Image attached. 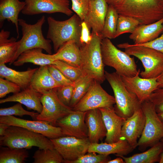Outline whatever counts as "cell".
Returning <instances> with one entry per match:
<instances>
[{"label":"cell","instance_id":"d6986e66","mask_svg":"<svg viewBox=\"0 0 163 163\" xmlns=\"http://www.w3.org/2000/svg\"><path fill=\"white\" fill-rule=\"evenodd\" d=\"M108 6L105 0H90L88 11L83 21L92 31L101 35Z\"/></svg>","mask_w":163,"mask_h":163},{"label":"cell","instance_id":"c3c4849f","mask_svg":"<svg viewBox=\"0 0 163 163\" xmlns=\"http://www.w3.org/2000/svg\"><path fill=\"white\" fill-rule=\"evenodd\" d=\"M116 158L108 161L107 163H124L125 161L123 159L120 157H118Z\"/></svg>","mask_w":163,"mask_h":163},{"label":"cell","instance_id":"4316f807","mask_svg":"<svg viewBox=\"0 0 163 163\" xmlns=\"http://www.w3.org/2000/svg\"><path fill=\"white\" fill-rule=\"evenodd\" d=\"M43 50L40 48H35L26 50L19 55L13 64L16 66H22L26 63H31L40 66L53 64L55 60L51 57V54L43 53Z\"/></svg>","mask_w":163,"mask_h":163},{"label":"cell","instance_id":"f907efd6","mask_svg":"<svg viewBox=\"0 0 163 163\" xmlns=\"http://www.w3.org/2000/svg\"><path fill=\"white\" fill-rule=\"evenodd\" d=\"M163 143V138H162L161 140H160ZM159 163H163V152L161 154V156H160V161L159 162Z\"/></svg>","mask_w":163,"mask_h":163},{"label":"cell","instance_id":"8fae6325","mask_svg":"<svg viewBox=\"0 0 163 163\" xmlns=\"http://www.w3.org/2000/svg\"><path fill=\"white\" fill-rule=\"evenodd\" d=\"M115 104L114 97L108 94L101 87L100 83L94 79L86 94L72 109L86 112L94 109L112 107Z\"/></svg>","mask_w":163,"mask_h":163},{"label":"cell","instance_id":"8992f818","mask_svg":"<svg viewBox=\"0 0 163 163\" xmlns=\"http://www.w3.org/2000/svg\"><path fill=\"white\" fill-rule=\"evenodd\" d=\"M130 56L141 62L144 69L140 73L141 77L150 78L158 77L163 73V53L147 47L124 43L117 45Z\"/></svg>","mask_w":163,"mask_h":163},{"label":"cell","instance_id":"277c9868","mask_svg":"<svg viewBox=\"0 0 163 163\" xmlns=\"http://www.w3.org/2000/svg\"><path fill=\"white\" fill-rule=\"evenodd\" d=\"M115 8L119 14L134 18L140 25L152 24L163 18L158 0H124Z\"/></svg>","mask_w":163,"mask_h":163},{"label":"cell","instance_id":"9c48e42d","mask_svg":"<svg viewBox=\"0 0 163 163\" xmlns=\"http://www.w3.org/2000/svg\"><path fill=\"white\" fill-rule=\"evenodd\" d=\"M142 108L145 117V123L137 145L139 150L143 152L163 138V123L158 117L154 104L149 100L142 104Z\"/></svg>","mask_w":163,"mask_h":163},{"label":"cell","instance_id":"ab89813d","mask_svg":"<svg viewBox=\"0 0 163 163\" xmlns=\"http://www.w3.org/2000/svg\"><path fill=\"white\" fill-rule=\"evenodd\" d=\"M72 10L79 17L84 20L88 11L90 0H71Z\"/></svg>","mask_w":163,"mask_h":163},{"label":"cell","instance_id":"7c38bea8","mask_svg":"<svg viewBox=\"0 0 163 163\" xmlns=\"http://www.w3.org/2000/svg\"><path fill=\"white\" fill-rule=\"evenodd\" d=\"M50 140L65 163H70L86 154L91 143L88 138L82 139L71 136Z\"/></svg>","mask_w":163,"mask_h":163},{"label":"cell","instance_id":"8d00e7d4","mask_svg":"<svg viewBox=\"0 0 163 163\" xmlns=\"http://www.w3.org/2000/svg\"><path fill=\"white\" fill-rule=\"evenodd\" d=\"M22 104L18 102L14 105L7 108H1L0 116H15L22 117L24 115H29L36 118L39 114L37 112L29 111L24 109Z\"/></svg>","mask_w":163,"mask_h":163},{"label":"cell","instance_id":"5b68a950","mask_svg":"<svg viewBox=\"0 0 163 163\" xmlns=\"http://www.w3.org/2000/svg\"><path fill=\"white\" fill-rule=\"evenodd\" d=\"M105 76L114 93L115 111L119 116L126 119L142 107V104L136 96L126 88L121 76L116 72L105 71Z\"/></svg>","mask_w":163,"mask_h":163},{"label":"cell","instance_id":"60d3db41","mask_svg":"<svg viewBox=\"0 0 163 163\" xmlns=\"http://www.w3.org/2000/svg\"><path fill=\"white\" fill-rule=\"evenodd\" d=\"M21 89L17 84L6 79L0 78V98H2L7 94L12 93H17Z\"/></svg>","mask_w":163,"mask_h":163},{"label":"cell","instance_id":"cb8c5ba5","mask_svg":"<svg viewBox=\"0 0 163 163\" xmlns=\"http://www.w3.org/2000/svg\"><path fill=\"white\" fill-rule=\"evenodd\" d=\"M135 148L131 146L126 140L120 139L116 142L111 143H91L88 152H94L106 155L116 154V155L125 156Z\"/></svg>","mask_w":163,"mask_h":163},{"label":"cell","instance_id":"4dcf8cb0","mask_svg":"<svg viewBox=\"0 0 163 163\" xmlns=\"http://www.w3.org/2000/svg\"><path fill=\"white\" fill-rule=\"evenodd\" d=\"M25 149L0 146V163H24L29 157Z\"/></svg>","mask_w":163,"mask_h":163},{"label":"cell","instance_id":"f5cc1de1","mask_svg":"<svg viewBox=\"0 0 163 163\" xmlns=\"http://www.w3.org/2000/svg\"><path fill=\"white\" fill-rule=\"evenodd\" d=\"M159 3L163 9V0H158Z\"/></svg>","mask_w":163,"mask_h":163},{"label":"cell","instance_id":"52a82bcc","mask_svg":"<svg viewBox=\"0 0 163 163\" xmlns=\"http://www.w3.org/2000/svg\"><path fill=\"white\" fill-rule=\"evenodd\" d=\"M101 50L104 65L113 68L121 76L133 77L139 72L133 57L116 47L110 39H102Z\"/></svg>","mask_w":163,"mask_h":163},{"label":"cell","instance_id":"83f0119b","mask_svg":"<svg viewBox=\"0 0 163 163\" xmlns=\"http://www.w3.org/2000/svg\"><path fill=\"white\" fill-rule=\"evenodd\" d=\"M30 86L41 94L50 90L61 86L51 75L48 66H40L34 75Z\"/></svg>","mask_w":163,"mask_h":163},{"label":"cell","instance_id":"7bdbcfd3","mask_svg":"<svg viewBox=\"0 0 163 163\" xmlns=\"http://www.w3.org/2000/svg\"><path fill=\"white\" fill-rule=\"evenodd\" d=\"M149 100L154 104L157 113H163V88H158L153 92Z\"/></svg>","mask_w":163,"mask_h":163},{"label":"cell","instance_id":"7402d4cb","mask_svg":"<svg viewBox=\"0 0 163 163\" xmlns=\"http://www.w3.org/2000/svg\"><path fill=\"white\" fill-rule=\"evenodd\" d=\"M163 32V18L153 23L139 25L131 34L129 38L135 44H140L152 41Z\"/></svg>","mask_w":163,"mask_h":163},{"label":"cell","instance_id":"f6af8a7d","mask_svg":"<svg viewBox=\"0 0 163 163\" xmlns=\"http://www.w3.org/2000/svg\"><path fill=\"white\" fill-rule=\"evenodd\" d=\"M82 30L80 38V42L82 45L88 43L91 39V35L90 34V29L86 23L82 21L81 23Z\"/></svg>","mask_w":163,"mask_h":163},{"label":"cell","instance_id":"836d02e7","mask_svg":"<svg viewBox=\"0 0 163 163\" xmlns=\"http://www.w3.org/2000/svg\"><path fill=\"white\" fill-rule=\"evenodd\" d=\"M33 158V163H64L63 158L54 148L40 149L35 152Z\"/></svg>","mask_w":163,"mask_h":163},{"label":"cell","instance_id":"f1b7e54d","mask_svg":"<svg viewBox=\"0 0 163 163\" xmlns=\"http://www.w3.org/2000/svg\"><path fill=\"white\" fill-rule=\"evenodd\" d=\"M10 32L4 29L0 32V64L10 63L18 49L19 42L14 37L9 39Z\"/></svg>","mask_w":163,"mask_h":163},{"label":"cell","instance_id":"2e32d148","mask_svg":"<svg viewBox=\"0 0 163 163\" xmlns=\"http://www.w3.org/2000/svg\"><path fill=\"white\" fill-rule=\"evenodd\" d=\"M140 71L134 76H121L126 88L135 94L142 104L149 100L151 94L158 88V77L146 78L139 76Z\"/></svg>","mask_w":163,"mask_h":163},{"label":"cell","instance_id":"ba28073f","mask_svg":"<svg viewBox=\"0 0 163 163\" xmlns=\"http://www.w3.org/2000/svg\"><path fill=\"white\" fill-rule=\"evenodd\" d=\"M45 21L44 15L33 24H28L23 19H19L18 24L21 27L22 37L19 40L17 51L9 65L12 64L23 52L34 48H41L48 54H52L51 41L45 39L42 33V27Z\"/></svg>","mask_w":163,"mask_h":163},{"label":"cell","instance_id":"681fc988","mask_svg":"<svg viewBox=\"0 0 163 163\" xmlns=\"http://www.w3.org/2000/svg\"><path fill=\"white\" fill-rule=\"evenodd\" d=\"M157 80L158 83V88H163V73L158 77Z\"/></svg>","mask_w":163,"mask_h":163},{"label":"cell","instance_id":"1f68e13d","mask_svg":"<svg viewBox=\"0 0 163 163\" xmlns=\"http://www.w3.org/2000/svg\"><path fill=\"white\" fill-rule=\"evenodd\" d=\"M94 79L84 75L74 82L73 95L69 107L73 108L86 94Z\"/></svg>","mask_w":163,"mask_h":163},{"label":"cell","instance_id":"74e56055","mask_svg":"<svg viewBox=\"0 0 163 163\" xmlns=\"http://www.w3.org/2000/svg\"><path fill=\"white\" fill-rule=\"evenodd\" d=\"M94 152H88L70 163H107L111 160L109 155L98 154Z\"/></svg>","mask_w":163,"mask_h":163},{"label":"cell","instance_id":"5bb4252c","mask_svg":"<svg viewBox=\"0 0 163 163\" xmlns=\"http://www.w3.org/2000/svg\"><path fill=\"white\" fill-rule=\"evenodd\" d=\"M24 1L25 5L21 12L24 15L59 12L70 16L73 13L69 8V0H24Z\"/></svg>","mask_w":163,"mask_h":163},{"label":"cell","instance_id":"e0dca14e","mask_svg":"<svg viewBox=\"0 0 163 163\" xmlns=\"http://www.w3.org/2000/svg\"><path fill=\"white\" fill-rule=\"evenodd\" d=\"M145 123V117L141 107L125 120L122 128L120 139L126 140L131 146L136 148Z\"/></svg>","mask_w":163,"mask_h":163},{"label":"cell","instance_id":"816d5d0a","mask_svg":"<svg viewBox=\"0 0 163 163\" xmlns=\"http://www.w3.org/2000/svg\"><path fill=\"white\" fill-rule=\"evenodd\" d=\"M158 115L159 118L163 123V113H158Z\"/></svg>","mask_w":163,"mask_h":163},{"label":"cell","instance_id":"603a6c76","mask_svg":"<svg viewBox=\"0 0 163 163\" xmlns=\"http://www.w3.org/2000/svg\"><path fill=\"white\" fill-rule=\"evenodd\" d=\"M25 5L24 1L19 0H0V27L6 20L11 22L15 26L17 39L19 36V15Z\"/></svg>","mask_w":163,"mask_h":163},{"label":"cell","instance_id":"d6a6232c","mask_svg":"<svg viewBox=\"0 0 163 163\" xmlns=\"http://www.w3.org/2000/svg\"><path fill=\"white\" fill-rule=\"evenodd\" d=\"M119 14L114 7L108 5L101 35L103 39L115 38Z\"/></svg>","mask_w":163,"mask_h":163},{"label":"cell","instance_id":"ffe728a7","mask_svg":"<svg viewBox=\"0 0 163 163\" xmlns=\"http://www.w3.org/2000/svg\"><path fill=\"white\" fill-rule=\"evenodd\" d=\"M85 122L88 129V138L91 143H98L106 137L107 130L99 109L87 111Z\"/></svg>","mask_w":163,"mask_h":163},{"label":"cell","instance_id":"6da1fadb","mask_svg":"<svg viewBox=\"0 0 163 163\" xmlns=\"http://www.w3.org/2000/svg\"><path fill=\"white\" fill-rule=\"evenodd\" d=\"M82 21L76 14L63 21L57 20L51 17L47 18L46 38L52 42L55 52L69 41H74L80 46L82 45L80 40Z\"/></svg>","mask_w":163,"mask_h":163},{"label":"cell","instance_id":"30bf717a","mask_svg":"<svg viewBox=\"0 0 163 163\" xmlns=\"http://www.w3.org/2000/svg\"><path fill=\"white\" fill-rule=\"evenodd\" d=\"M41 112L36 117L37 120L47 122L56 126L57 121L70 113L72 108L63 104L59 99L55 88L41 94Z\"/></svg>","mask_w":163,"mask_h":163},{"label":"cell","instance_id":"d4e9b609","mask_svg":"<svg viewBox=\"0 0 163 163\" xmlns=\"http://www.w3.org/2000/svg\"><path fill=\"white\" fill-rule=\"evenodd\" d=\"M51 55L55 60H61L80 68L81 59L80 46L74 41L65 43L55 54Z\"/></svg>","mask_w":163,"mask_h":163},{"label":"cell","instance_id":"ee69618b","mask_svg":"<svg viewBox=\"0 0 163 163\" xmlns=\"http://www.w3.org/2000/svg\"><path fill=\"white\" fill-rule=\"evenodd\" d=\"M136 45L150 48L163 53V32L160 37L152 41Z\"/></svg>","mask_w":163,"mask_h":163},{"label":"cell","instance_id":"9a60e30c","mask_svg":"<svg viewBox=\"0 0 163 163\" xmlns=\"http://www.w3.org/2000/svg\"><path fill=\"white\" fill-rule=\"evenodd\" d=\"M86 111L72 110L69 114L58 120L56 126L60 128L65 136L79 139L88 138V129L85 122Z\"/></svg>","mask_w":163,"mask_h":163},{"label":"cell","instance_id":"7a4b0ae2","mask_svg":"<svg viewBox=\"0 0 163 163\" xmlns=\"http://www.w3.org/2000/svg\"><path fill=\"white\" fill-rule=\"evenodd\" d=\"M0 146L30 149L33 147L40 149L54 148L50 139L45 136L24 128L10 126L0 137Z\"/></svg>","mask_w":163,"mask_h":163},{"label":"cell","instance_id":"b9f144b4","mask_svg":"<svg viewBox=\"0 0 163 163\" xmlns=\"http://www.w3.org/2000/svg\"><path fill=\"white\" fill-rule=\"evenodd\" d=\"M49 72L53 79L61 86L73 84L74 82L66 78L53 65H48Z\"/></svg>","mask_w":163,"mask_h":163},{"label":"cell","instance_id":"bcb514c9","mask_svg":"<svg viewBox=\"0 0 163 163\" xmlns=\"http://www.w3.org/2000/svg\"><path fill=\"white\" fill-rule=\"evenodd\" d=\"M124 0H105L108 5L116 7L121 4Z\"/></svg>","mask_w":163,"mask_h":163},{"label":"cell","instance_id":"3957f363","mask_svg":"<svg viewBox=\"0 0 163 163\" xmlns=\"http://www.w3.org/2000/svg\"><path fill=\"white\" fill-rule=\"evenodd\" d=\"M91 39L80 46L81 59L80 68L85 75L103 83L105 79L104 65L101 50L102 36L92 32Z\"/></svg>","mask_w":163,"mask_h":163},{"label":"cell","instance_id":"7dc6e473","mask_svg":"<svg viewBox=\"0 0 163 163\" xmlns=\"http://www.w3.org/2000/svg\"><path fill=\"white\" fill-rule=\"evenodd\" d=\"M10 126L5 123H0V136H3L6 130Z\"/></svg>","mask_w":163,"mask_h":163},{"label":"cell","instance_id":"4fadbf2b","mask_svg":"<svg viewBox=\"0 0 163 163\" xmlns=\"http://www.w3.org/2000/svg\"><path fill=\"white\" fill-rule=\"evenodd\" d=\"M0 123L9 126L21 127L41 134L50 139L64 136L60 128L42 120H30L17 118L13 116H0Z\"/></svg>","mask_w":163,"mask_h":163},{"label":"cell","instance_id":"e575fe53","mask_svg":"<svg viewBox=\"0 0 163 163\" xmlns=\"http://www.w3.org/2000/svg\"><path fill=\"white\" fill-rule=\"evenodd\" d=\"M53 65L73 82L85 75L80 68L74 66L61 60H55Z\"/></svg>","mask_w":163,"mask_h":163},{"label":"cell","instance_id":"484cf974","mask_svg":"<svg viewBox=\"0 0 163 163\" xmlns=\"http://www.w3.org/2000/svg\"><path fill=\"white\" fill-rule=\"evenodd\" d=\"M38 69L29 68L25 71H19L8 67L5 64H1L0 76L17 84L22 90L30 86L33 76Z\"/></svg>","mask_w":163,"mask_h":163},{"label":"cell","instance_id":"ac0fdd59","mask_svg":"<svg viewBox=\"0 0 163 163\" xmlns=\"http://www.w3.org/2000/svg\"><path fill=\"white\" fill-rule=\"evenodd\" d=\"M99 109L101 112L107 131L105 142L111 143L119 141L122 128L126 119L119 116L113 107Z\"/></svg>","mask_w":163,"mask_h":163},{"label":"cell","instance_id":"f35d334b","mask_svg":"<svg viewBox=\"0 0 163 163\" xmlns=\"http://www.w3.org/2000/svg\"><path fill=\"white\" fill-rule=\"evenodd\" d=\"M74 87L73 83L55 88L57 95L59 100L64 104L69 107L73 95Z\"/></svg>","mask_w":163,"mask_h":163},{"label":"cell","instance_id":"d590c367","mask_svg":"<svg viewBox=\"0 0 163 163\" xmlns=\"http://www.w3.org/2000/svg\"><path fill=\"white\" fill-rule=\"evenodd\" d=\"M140 25L139 21L132 18L119 14L115 38L125 33H132Z\"/></svg>","mask_w":163,"mask_h":163},{"label":"cell","instance_id":"f546056e","mask_svg":"<svg viewBox=\"0 0 163 163\" xmlns=\"http://www.w3.org/2000/svg\"><path fill=\"white\" fill-rule=\"evenodd\" d=\"M163 152V143L160 141L148 150L126 157L123 155H116L124 160L125 163H154L159 162Z\"/></svg>","mask_w":163,"mask_h":163},{"label":"cell","instance_id":"44dd1931","mask_svg":"<svg viewBox=\"0 0 163 163\" xmlns=\"http://www.w3.org/2000/svg\"><path fill=\"white\" fill-rule=\"evenodd\" d=\"M41 94L34 90L30 85L20 91L0 100V103L17 102L25 105L29 110H32L40 113L42 109L40 101Z\"/></svg>","mask_w":163,"mask_h":163}]
</instances>
